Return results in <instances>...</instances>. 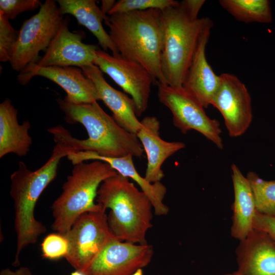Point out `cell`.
<instances>
[{"instance_id":"6","label":"cell","mask_w":275,"mask_h":275,"mask_svg":"<svg viewBox=\"0 0 275 275\" xmlns=\"http://www.w3.org/2000/svg\"><path fill=\"white\" fill-rule=\"evenodd\" d=\"M62 186V191L51 206L52 229L65 235L82 213L97 211L103 206L95 203L98 189L106 179L118 174L108 163L99 160L73 165Z\"/></svg>"},{"instance_id":"23","label":"cell","mask_w":275,"mask_h":275,"mask_svg":"<svg viewBox=\"0 0 275 275\" xmlns=\"http://www.w3.org/2000/svg\"><path fill=\"white\" fill-rule=\"evenodd\" d=\"M219 4L239 21L247 23H268L272 21L268 0H220Z\"/></svg>"},{"instance_id":"33","label":"cell","mask_w":275,"mask_h":275,"mask_svg":"<svg viewBox=\"0 0 275 275\" xmlns=\"http://www.w3.org/2000/svg\"><path fill=\"white\" fill-rule=\"evenodd\" d=\"M132 275H143L142 268L138 269Z\"/></svg>"},{"instance_id":"20","label":"cell","mask_w":275,"mask_h":275,"mask_svg":"<svg viewBox=\"0 0 275 275\" xmlns=\"http://www.w3.org/2000/svg\"><path fill=\"white\" fill-rule=\"evenodd\" d=\"M234 201L231 236L239 241L245 238L254 229L257 213L255 199L249 180L235 164L231 165Z\"/></svg>"},{"instance_id":"29","label":"cell","mask_w":275,"mask_h":275,"mask_svg":"<svg viewBox=\"0 0 275 275\" xmlns=\"http://www.w3.org/2000/svg\"><path fill=\"white\" fill-rule=\"evenodd\" d=\"M254 229L265 232L275 242V217L257 212L254 221Z\"/></svg>"},{"instance_id":"26","label":"cell","mask_w":275,"mask_h":275,"mask_svg":"<svg viewBox=\"0 0 275 275\" xmlns=\"http://www.w3.org/2000/svg\"><path fill=\"white\" fill-rule=\"evenodd\" d=\"M19 35L3 13L0 11V61L10 62Z\"/></svg>"},{"instance_id":"11","label":"cell","mask_w":275,"mask_h":275,"mask_svg":"<svg viewBox=\"0 0 275 275\" xmlns=\"http://www.w3.org/2000/svg\"><path fill=\"white\" fill-rule=\"evenodd\" d=\"M152 245L110 240L80 272L84 275H132L146 266L153 255Z\"/></svg>"},{"instance_id":"4","label":"cell","mask_w":275,"mask_h":275,"mask_svg":"<svg viewBox=\"0 0 275 275\" xmlns=\"http://www.w3.org/2000/svg\"><path fill=\"white\" fill-rule=\"evenodd\" d=\"M97 203L111 211L107 215L114 235L122 241L146 244L148 230L152 227V204L129 178L119 173L105 179L100 185Z\"/></svg>"},{"instance_id":"16","label":"cell","mask_w":275,"mask_h":275,"mask_svg":"<svg viewBox=\"0 0 275 275\" xmlns=\"http://www.w3.org/2000/svg\"><path fill=\"white\" fill-rule=\"evenodd\" d=\"M235 253L241 275H275V242L265 232L254 229Z\"/></svg>"},{"instance_id":"3","label":"cell","mask_w":275,"mask_h":275,"mask_svg":"<svg viewBox=\"0 0 275 275\" xmlns=\"http://www.w3.org/2000/svg\"><path fill=\"white\" fill-rule=\"evenodd\" d=\"M161 12L149 9L116 13L107 16L104 22L118 53L143 66L157 82L166 84L160 65L163 37Z\"/></svg>"},{"instance_id":"35","label":"cell","mask_w":275,"mask_h":275,"mask_svg":"<svg viewBox=\"0 0 275 275\" xmlns=\"http://www.w3.org/2000/svg\"><path fill=\"white\" fill-rule=\"evenodd\" d=\"M222 275H241V274H239L236 271H234L233 272L227 273L223 274H222Z\"/></svg>"},{"instance_id":"32","label":"cell","mask_w":275,"mask_h":275,"mask_svg":"<svg viewBox=\"0 0 275 275\" xmlns=\"http://www.w3.org/2000/svg\"><path fill=\"white\" fill-rule=\"evenodd\" d=\"M101 2V7L100 8L102 13L105 14H108L109 11L113 8L116 4L114 0H102Z\"/></svg>"},{"instance_id":"7","label":"cell","mask_w":275,"mask_h":275,"mask_svg":"<svg viewBox=\"0 0 275 275\" xmlns=\"http://www.w3.org/2000/svg\"><path fill=\"white\" fill-rule=\"evenodd\" d=\"M57 1L46 0L39 11L23 21L10 61L12 68L21 72L36 63L41 51H46L63 21Z\"/></svg>"},{"instance_id":"21","label":"cell","mask_w":275,"mask_h":275,"mask_svg":"<svg viewBox=\"0 0 275 275\" xmlns=\"http://www.w3.org/2000/svg\"><path fill=\"white\" fill-rule=\"evenodd\" d=\"M18 112L11 100L6 98L0 104V158L9 153L22 157L26 156L32 145L29 131L28 120L19 124Z\"/></svg>"},{"instance_id":"28","label":"cell","mask_w":275,"mask_h":275,"mask_svg":"<svg viewBox=\"0 0 275 275\" xmlns=\"http://www.w3.org/2000/svg\"><path fill=\"white\" fill-rule=\"evenodd\" d=\"M39 0H1L0 11L8 20L14 19L20 13L40 8Z\"/></svg>"},{"instance_id":"31","label":"cell","mask_w":275,"mask_h":275,"mask_svg":"<svg viewBox=\"0 0 275 275\" xmlns=\"http://www.w3.org/2000/svg\"><path fill=\"white\" fill-rule=\"evenodd\" d=\"M0 275H34L30 269L26 267H20L13 270L9 268L1 270Z\"/></svg>"},{"instance_id":"22","label":"cell","mask_w":275,"mask_h":275,"mask_svg":"<svg viewBox=\"0 0 275 275\" xmlns=\"http://www.w3.org/2000/svg\"><path fill=\"white\" fill-rule=\"evenodd\" d=\"M61 13L73 16L78 23L86 27L96 38L103 50L118 53L109 34L105 31L102 21L107 15L104 14L94 0H58Z\"/></svg>"},{"instance_id":"19","label":"cell","mask_w":275,"mask_h":275,"mask_svg":"<svg viewBox=\"0 0 275 275\" xmlns=\"http://www.w3.org/2000/svg\"><path fill=\"white\" fill-rule=\"evenodd\" d=\"M131 155L120 157L100 156L89 151L73 152L67 158L74 165L88 160H99L108 163L119 174L130 178L140 186L151 201L156 215H167L169 208L163 203L167 193L166 187L160 182L151 183L142 177L136 170Z\"/></svg>"},{"instance_id":"17","label":"cell","mask_w":275,"mask_h":275,"mask_svg":"<svg viewBox=\"0 0 275 275\" xmlns=\"http://www.w3.org/2000/svg\"><path fill=\"white\" fill-rule=\"evenodd\" d=\"M142 127L136 136L147 157L144 178L150 183L160 182L164 177L162 166L165 160L177 151L184 148L182 142H168L159 135L160 123L153 116H147L141 121Z\"/></svg>"},{"instance_id":"9","label":"cell","mask_w":275,"mask_h":275,"mask_svg":"<svg viewBox=\"0 0 275 275\" xmlns=\"http://www.w3.org/2000/svg\"><path fill=\"white\" fill-rule=\"evenodd\" d=\"M159 101L171 112L174 125L183 134L191 130L199 132L219 149L224 145L219 122L210 118L205 108L182 88L157 82Z\"/></svg>"},{"instance_id":"25","label":"cell","mask_w":275,"mask_h":275,"mask_svg":"<svg viewBox=\"0 0 275 275\" xmlns=\"http://www.w3.org/2000/svg\"><path fill=\"white\" fill-rule=\"evenodd\" d=\"M179 3V2L174 0H120L116 3L108 15L149 9H159L162 11L177 6Z\"/></svg>"},{"instance_id":"34","label":"cell","mask_w":275,"mask_h":275,"mask_svg":"<svg viewBox=\"0 0 275 275\" xmlns=\"http://www.w3.org/2000/svg\"><path fill=\"white\" fill-rule=\"evenodd\" d=\"M71 275H84L81 272L76 270L75 271H74L71 273Z\"/></svg>"},{"instance_id":"24","label":"cell","mask_w":275,"mask_h":275,"mask_svg":"<svg viewBox=\"0 0 275 275\" xmlns=\"http://www.w3.org/2000/svg\"><path fill=\"white\" fill-rule=\"evenodd\" d=\"M246 177L253 193L257 211L275 217V180H264L252 171Z\"/></svg>"},{"instance_id":"10","label":"cell","mask_w":275,"mask_h":275,"mask_svg":"<svg viewBox=\"0 0 275 275\" xmlns=\"http://www.w3.org/2000/svg\"><path fill=\"white\" fill-rule=\"evenodd\" d=\"M94 64L131 96L135 104L138 117L146 111L151 86L157 84L146 69L119 53L110 54L99 48L95 51Z\"/></svg>"},{"instance_id":"15","label":"cell","mask_w":275,"mask_h":275,"mask_svg":"<svg viewBox=\"0 0 275 275\" xmlns=\"http://www.w3.org/2000/svg\"><path fill=\"white\" fill-rule=\"evenodd\" d=\"M212 26L213 22L201 34L182 85L183 90L204 108L211 105L221 80L206 57V47Z\"/></svg>"},{"instance_id":"30","label":"cell","mask_w":275,"mask_h":275,"mask_svg":"<svg viewBox=\"0 0 275 275\" xmlns=\"http://www.w3.org/2000/svg\"><path fill=\"white\" fill-rule=\"evenodd\" d=\"M205 3L204 0H184L180 2L187 13L194 18H199V11Z\"/></svg>"},{"instance_id":"13","label":"cell","mask_w":275,"mask_h":275,"mask_svg":"<svg viewBox=\"0 0 275 275\" xmlns=\"http://www.w3.org/2000/svg\"><path fill=\"white\" fill-rule=\"evenodd\" d=\"M68 22L67 18L64 19L44 56L22 72L50 66H75L80 68L94 64L95 51L98 47L82 42L83 34L71 32Z\"/></svg>"},{"instance_id":"8","label":"cell","mask_w":275,"mask_h":275,"mask_svg":"<svg viewBox=\"0 0 275 275\" xmlns=\"http://www.w3.org/2000/svg\"><path fill=\"white\" fill-rule=\"evenodd\" d=\"M106 208L81 214L65 235L68 244L65 258L81 271L112 239L116 238L109 227Z\"/></svg>"},{"instance_id":"2","label":"cell","mask_w":275,"mask_h":275,"mask_svg":"<svg viewBox=\"0 0 275 275\" xmlns=\"http://www.w3.org/2000/svg\"><path fill=\"white\" fill-rule=\"evenodd\" d=\"M52 154L40 168L32 171L22 161L11 175L10 194L14 204L16 251L13 265L19 264L21 251L35 244L46 231L43 223L35 217V208L40 196L56 177L60 160L74 152L71 147L58 140Z\"/></svg>"},{"instance_id":"12","label":"cell","mask_w":275,"mask_h":275,"mask_svg":"<svg viewBox=\"0 0 275 275\" xmlns=\"http://www.w3.org/2000/svg\"><path fill=\"white\" fill-rule=\"evenodd\" d=\"M219 76V86L211 104L222 114L229 135L237 138L246 132L252 121L251 96L236 75L224 73Z\"/></svg>"},{"instance_id":"18","label":"cell","mask_w":275,"mask_h":275,"mask_svg":"<svg viewBox=\"0 0 275 275\" xmlns=\"http://www.w3.org/2000/svg\"><path fill=\"white\" fill-rule=\"evenodd\" d=\"M80 69L94 83L100 100L111 111L112 117L117 123L128 132L136 135L142 124L138 119L135 104L132 98L112 87L95 65L84 66Z\"/></svg>"},{"instance_id":"5","label":"cell","mask_w":275,"mask_h":275,"mask_svg":"<svg viewBox=\"0 0 275 275\" xmlns=\"http://www.w3.org/2000/svg\"><path fill=\"white\" fill-rule=\"evenodd\" d=\"M163 37L160 65L167 85L182 88L200 36L212 21L194 18L179 2L161 12Z\"/></svg>"},{"instance_id":"14","label":"cell","mask_w":275,"mask_h":275,"mask_svg":"<svg viewBox=\"0 0 275 275\" xmlns=\"http://www.w3.org/2000/svg\"><path fill=\"white\" fill-rule=\"evenodd\" d=\"M35 76L48 79L61 87L66 93L64 99L73 104L91 103L100 100L93 81L82 70L74 66L40 67L19 73L17 80L27 85Z\"/></svg>"},{"instance_id":"1","label":"cell","mask_w":275,"mask_h":275,"mask_svg":"<svg viewBox=\"0 0 275 275\" xmlns=\"http://www.w3.org/2000/svg\"><path fill=\"white\" fill-rule=\"evenodd\" d=\"M57 101L65 114L66 121L81 124L87 130L88 138L77 139L64 127L58 125L47 129L54 139L69 146L74 152L89 151L107 157L143 156L144 150L136 135L119 126L97 101L73 104L62 98Z\"/></svg>"},{"instance_id":"27","label":"cell","mask_w":275,"mask_h":275,"mask_svg":"<svg viewBox=\"0 0 275 275\" xmlns=\"http://www.w3.org/2000/svg\"><path fill=\"white\" fill-rule=\"evenodd\" d=\"M41 245L43 257L48 259L65 258L68 253V244L66 237L58 233L47 235Z\"/></svg>"}]
</instances>
